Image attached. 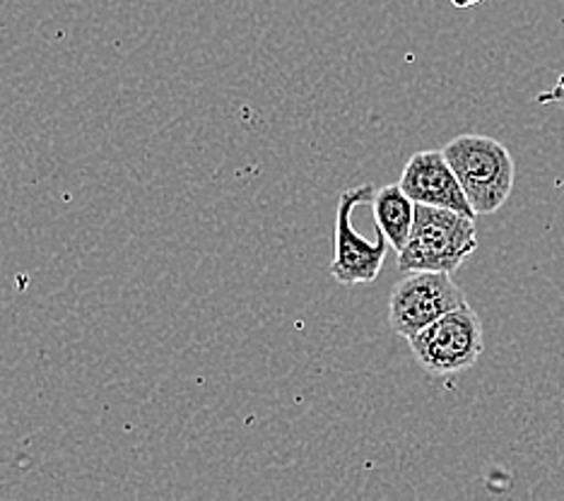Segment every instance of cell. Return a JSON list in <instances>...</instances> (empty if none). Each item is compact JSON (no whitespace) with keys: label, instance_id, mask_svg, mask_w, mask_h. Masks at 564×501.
Masks as SVG:
<instances>
[{"label":"cell","instance_id":"1","mask_svg":"<svg viewBox=\"0 0 564 501\" xmlns=\"http://www.w3.org/2000/svg\"><path fill=\"white\" fill-rule=\"evenodd\" d=\"M476 215H495L514 190L517 164L507 145L490 135H456L442 148Z\"/></svg>","mask_w":564,"mask_h":501},{"label":"cell","instance_id":"8","mask_svg":"<svg viewBox=\"0 0 564 501\" xmlns=\"http://www.w3.org/2000/svg\"><path fill=\"white\" fill-rule=\"evenodd\" d=\"M454 8H473V6H480L485 0H448Z\"/></svg>","mask_w":564,"mask_h":501},{"label":"cell","instance_id":"2","mask_svg":"<svg viewBox=\"0 0 564 501\" xmlns=\"http://www.w3.org/2000/svg\"><path fill=\"white\" fill-rule=\"evenodd\" d=\"M476 249V217L415 203L413 231L403 251H399V268L403 273L432 270L454 275Z\"/></svg>","mask_w":564,"mask_h":501},{"label":"cell","instance_id":"3","mask_svg":"<svg viewBox=\"0 0 564 501\" xmlns=\"http://www.w3.org/2000/svg\"><path fill=\"white\" fill-rule=\"evenodd\" d=\"M410 352L430 377H454L478 364L485 350L482 320L470 304H460L410 338Z\"/></svg>","mask_w":564,"mask_h":501},{"label":"cell","instance_id":"4","mask_svg":"<svg viewBox=\"0 0 564 501\" xmlns=\"http://www.w3.org/2000/svg\"><path fill=\"white\" fill-rule=\"evenodd\" d=\"M466 302V292L448 273L415 270L405 273L391 290L389 324L395 336L410 340Z\"/></svg>","mask_w":564,"mask_h":501},{"label":"cell","instance_id":"6","mask_svg":"<svg viewBox=\"0 0 564 501\" xmlns=\"http://www.w3.org/2000/svg\"><path fill=\"white\" fill-rule=\"evenodd\" d=\"M399 186L417 205H432V208L478 217L473 213L464 186H460L458 176L454 174L452 164L446 162L442 150L415 152L405 164Z\"/></svg>","mask_w":564,"mask_h":501},{"label":"cell","instance_id":"5","mask_svg":"<svg viewBox=\"0 0 564 501\" xmlns=\"http://www.w3.org/2000/svg\"><path fill=\"white\" fill-rule=\"evenodd\" d=\"M375 186H357L340 193L338 210H336V253H333L330 275L336 277L340 285H365V282H375L381 273V265L387 261L389 253V239L383 231L377 229V239L367 241L360 237L352 227V210L357 205L375 200Z\"/></svg>","mask_w":564,"mask_h":501},{"label":"cell","instance_id":"7","mask_svg":"<svg viewBox=\"0 0 564 501\" xmlns=\"http://www.w3.org/2000/svg\"><path fill=\"white\" fill-rule=\"evenodd\" d=\"M371 208H375L377 229L383 231V237L389 239L393 251H403L410 239V231H413L415 203L408 198V193L399 184H391L375 193Z\"/></svg>","mask_w":564,"mask_h":501}]
</instances>
